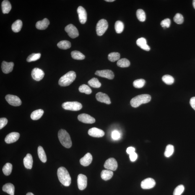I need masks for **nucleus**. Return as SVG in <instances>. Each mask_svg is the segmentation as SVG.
<instances>
[{"mask_svg": "<svg viewBox=\"0 0 195 195\" xmlns=\"http://www.w3.org/2000/svg\"><path fill=\"white\" fill-rule=\"evenodd\" d=\"M58 180L61 184L66 186H68L71 183V178L69 172L64 167L58 168L57 171Z\"/></svg>", "mask_w": 195, "mask_h": 195, "instance_id": "f257e3e1", "label": "nucleus"}, {"mask_svg": "<svg viewBox=\"0 0 195 195\" xmlns=\"http://www.w3.org/2000/svg\"><path fill=\"white\" fill-rule=\"evenodd\" d=\"M151 100V97L149 94H141L133 98L130 102L131 106L136 108L142 104L148 103Z\"/></svg>", "mask_w": 195, "mask_h": 195, "instance_id": "f03ea898", "label": "nucleus"}, {"mask_svg": "<svg viewBox=\"0 0 195 195\" xmlns=\"http://www.w3.org/2000/svg\"><path fill=\"white\" fill-rule=\"evenodd\" d=\"M58 136L62 145L66 148H70L72 146L70 136L66 130L61 129L58 131Z\"/></svg>", "mask_w": 195, "mask_h": 195, "instance_id": "7ed1b4c3", "label": "nucleus"}, {"mask_svg": "<svg viewBox=\"0 0 195 195\" xmlns=\"http://www.w3.org/2000/svg\"><path fill=\"white\" fill-rule=\"evenodd\" d=\"M76 77V74L74 72L69 71L60 78L58 81V84L61 87L69 86L74 82Z\"/></svg>", "mask_w": 195, "mask_h": 195, "instance_id": "20e7f679", "label": "nucleus"}, {"mask_svg": "<svg viewBox=\"0 0 195 195\" xmlns=\"http://www.w3.org/2000/svg\"><path fill=\"white\" fill-rule=\"evenodd\" d=\"M62 106L65 110L78 111L82 108V104L78 102H64Z\"/></svg>", "mask_w": 195, "mask_h": 195, "instance_id": "39448f33", "label": "nucleus"}, {"mask_svg": "<svg viewBox=\"0 0 195 195\" xmlns=\"http://www.w3.org/2000/svg\"><path fill=\"white\" fill-rule=\"evenodd\" d=\"M108 25L107 21L104 19L100 20L97 23L96 32L98 35L101 36L103 35L108 29Z\"/></svg>", "mask_w": 195, "mask_h": 195, "instance_id": "423d86ee", "label": "nucleus"}, {"mask_svg": "<svg viewBox=\"0 0 195 195\" xmlns=\"http://www.w3.org/2000/svg\"><path fill=\"white\" fill-rule=\"evenodd\" d=\"M5 99L8 103L13 106H19L22 105V101L17 96L9 94L6 96Z\"/></svg>", "mask_w": 195, "mask_h": 195, "instance_id": "0eeeda50", "label": "nucleus"}, {"mask_svg": "<svg viewBox=\"0 0 195 195\" xmlns=\"http://www.w3.org/2000/svg\"><path fill=\"white\" fill-rule=\"evenodd\" d=\"M65 30L71 38H74L79 36V32L77 29L72 24H70L66 26Z\"/></svg>", "mask_w": 195, "mask_h": 195, "instance_id": "6e6552de", "label": "nucleus"}, {"mask_svg": "<svg viewBox=\"0 0 195 195\" xmlns=\"http://www.w3.org/2000/svg\"><path fill=\"white\" fill-rule=\"evenodd\" d=\"M104 166L107 170L115 171L118 168V162L114 158H109L105 162Z\"/></svg>", "mask_w": 195, "mask_h": 195, "instance_id": "1a4fd4ad", "label": "nucleus"}, {"mask_svg": "<svg viewBox=\"0 0 195 195\" xmlns=\"http://www.w3.org/2000/svg\"><path fill=\"white\" fill-rule=\"evenodd\" d=\"M77 185L78 188L81 191H82L87 188V178L85 175L80 174L77 177Z\"/></svg>", "mask_w": 195, "mask_h": 195, "instance_id": "9d476101", "label": "nucleus"}, {"mask_svg": "<svg viewBox=\"0 0 195 195\" xmlns=\"http://www.w3.org/2000/svg\"><path fill=\"white\" fill-rule=\"evenodd\" d=\"M95 74L100 77L107 78L110 79H113L114 77L113 72L110 70L105 69L97 71L95 73Z\"/></svg>", "mask_w": 195, "mask_h": 195, "instance_id": "9b49d317", "label": "nucleus"}, {"mask_svg": "<svg viewBox=\"0 0 195 195\" xmlns=\"http://www.w3.org/2000/svg\"><path fill=\"white\" fill-rule=\"evenodd\" d=\"M155 184V181L153 179L148 178L141 182V186L143 189H149L154 187Z\"/></svg>", "mask_w": 195, "mask_h": 195, "instance_id": "f8f14e48", "label": "nucleus"}, {"mask_svg": "<svg viewBox=\"0 0 195 195\" xmlns=\"http://www.w3.org/2000/svg\"><path fill=\"white\" fill-rule=\"evenodd\" d=\"M78 119L81 122L86 124H93L95 122V118L86 113L79 115L78 116Z\"/></svg>", "mask_w": 195, "mask_h": 195, "instance_id": "ddd939ff", "label": "nucleus"}, {"mask_svg": "<svg viewBox=\"0 0 195 195\" xmlns=\"http://www.w3.org/2000/svg\"><path fill=\"white\" fill-rule=\"evenodd\" d=\"M31 74L34 79L35 81H40L43 79L45 73L42 69L36 68L32 70Z\"/></svg>", "mask_w": 195, "mask_h": 195, "instance_id": "4468645a", "label": "nucleus"}, {"mask_svg": "<svg viewBox=\"0 0 195 195\" xmlns=\"http://www.w3.org/2000/svg\"><path fill=\"white\" fill-rule=\"evenodd\" d=\"M77 12L79 15V22L82 24H84L87 20V13L86 10L82 6L78 8Z\"/></svg>", "mask_w": 195, "mask_h": 195, "instance_id": "2eb2a0df", "label": "nucleus"}, {"mask_svg": "<svg viewBox=\"0 0 195 195\" xmlns=\"http://www.w3.org/2000/svg\"><path fill=\"white\" fill-rule=\"evenodd\" d=\"M88 133L89 135L94 137H102L105 135V132L101 129L97 128H91L88 131Z\"/></svg>", "mask_w": 195, "mask_h": 195, "instance_id": "dca6fc26", "label": "nucleus"}, {"mask_svg": "<svg viewBox=\"0 0 195 195\" xmlns=\"http://www.w3.org/2000/svg\"><path fill=\"white\" fill-rule=\"evenodd\" d=\"M96 98L98 101L105 103L107 105L111 103L109 97L107 94L102 92H99L96 95Z\"/></svg>", "mask_w": 195, "mask_h": 195, "instance_id": "f3484780", "label": "nucleus"}, {"mask_svg": "<svg viewBox=\"0 0 195 195\" xmlns=\"http://www.w3.org/2000/svg\"><path fill=\"white\" fill-rule=\"evenodd\" d=\"M20 134L17 132H12L6 136L5 141L8 144H11L17 141L20 137Z\"/></svg>", "mask_w": 195, "mask_h": 195, "instance_id": "a211bd4d", "label": "nucleus"}, {"mask_svg": "<svg viewBox=\"0 0 195 195\" xmlns=\"http://www.w3.org/2000/svg\"><path fill=\"white\" fill-rule=\"evenodd\" d=\"M14 66V63L12 62L9 63L3 61L1 64V69L3 73L8 74L12 71Z\"/></svg>", "mask_w": 195, "mask_h": 195, "instance_id": "6ab92c4d", "label": "nucleus"}, {"mask_svg": "<svg viewBox=\"0 0 195 195\" xmlns=\"http://www.w3.org/2000/svg\"><path fill=\"white\" fill-rule=\"evenodd\" d=\"M92 156L90 153L88 152L79 160L81 165L86 167L92 163Z\"/></svg>", "mask_w": 195, "mask_h": 195, "instance_id": "aec40b11", "label": "nucleus"}, {"mask_svg": "<svg viewBox=\"0 0 195 195\" xmlns=\"http://www.w3.org/2000/svg\"><path fill=\"white\" fill-rule=\"evenodd\" d=\"M136 44L142 49L146 51H149L150 50V47L147 44V41L144 38L138 39L136 42Z\"/></svg>", "mask_w": 195, "mask_h": 195, "instance_id": "412c9836", "label": "nucleus"}, {"mask_svg": "<svg viewBox=\"0 0 195 195\" xmlns=\"http://www.w3.org/2000/svg\"><path fill=\"white\" fill-rule=\"evenodd\" d=\"M50 22L48 20L45 18L41 21H38L36 24V27L37 29L40 30H45L49 25Z\"/></svg>", "mask_w": 195, "mask_h": 195, "instance_id": "4be33fe9", "label": "nucleus"}, {"mask_svg": "<svg viewBox=\"0 0 195 195\" xmlns=\"http://www.w3.org/2000/svg\"><path fill=\"white\" fill-rule=\"evenodd\" d=\"M23 162L24 166L26 168L28 169H32L33 164L32 155L30 154H27L24 159Z\"/></svg>", "mask_w": 195, "mask_h": 195, "instance_id": "5701e85b", "label": "nucleus"}, {"mask_svg": "<svg viewBox=\"0 0 195 195\" xmlns=\"http://www.w3.org/2000/svg\"><path fill=\"white\" fill-rule=\"evenodd\" d=\"M3 191L5 192L10 195H14V187L11 183H7L3 186Z\"/></svg>", "mask_w": 195, "mask_h": 195, "instance_id": "b1692460", "label": "nucleus"}, {"mask_svg": "<svg viewBox=\"0 0 195 195\" xmlns=\"http://www.w3.org/2000/svg\"><path fill=\"white\" fill-rule=\"evenodd\" d=\"M2 12L4 14H9L11 11L12 6L9 1L7 0H4L1 4Z\"/></svg>", "mask_w": 195, "mask_h": 195, "instance_id": "393cba45", "label": "nucleus"}, {"mask_svg": "<svg viewBox=\"0 0 195 195\" xmlns=\"http://www.w3.org/2000/svg\"><path fill=\"white\" fill-rule=\"evenodd\" d=\"M113 172L108 170H103L101 173V177L102 179L105 181L110 180L113 177Z\"/></svg>", "mask_w": 195, "mask_h": 195, "instance_id": "a878e982", "label": "nucleus"}, {"mask_svg": "<svg viewBox=\"0 0 195 195\" xmlns=\"http://www.w3.org/2000/svg\"><path fill=\"white\" fill-rule=\"evenodd\" d=\"M44 113L43 110L39 109L32 112L30 115L31 118L34 120H38L43 116Z\"/></svg>", "mask_w": 195, "mask_h": 195, "instance_id": "bb28decb", "label": "nucleus"}, {"mask_svg": "<svg viewBox=\"0 0 195 195\" xmlns=\"http://www.w3.org/2000/svg\"><path fill=\"white\" fill-rule=\"evenodd\" d=\"M22 26V22L20 20L15 21L12 25V29L13 32H18L20 31Z\"/></svg>", "mask_w": 195, "mask_h": 195, "instance_id": "cd10ccee", "label": "nucleus"}, {"mask_svg": "<svg viewBox=\"0 0 195 195\" xmlns=\"http://www.w3.org/2000/svg\"><path fill=\"white\" fill-rule=\"evenodd\" d=\"M38 154L39 158L42 162H46L47 161L46 154L43 148L41 146H39L38 148Z\"/></svg>", "mask_w": 195, "mask_h": 195, "instance_id": "c85d7f7f", "label": "nucleus"}, {"mask_svg": "<svg viewBox=\"0 0 195 195\" xmlns=\"http://www.w3.org/2000/svg\"><path fill=\"white\" fill-rule=\"evenodd\" d=\"M57 46L61 49L66 50L71 46V42L68 40H64L60 41L58 43Z\"/></svg>", "mask_w": 195, "mask_h": 195, "instance_id": "c756f323", "label": "nucleus"}, {"mask_svg": "<svg viewBox=\"0 0 195 195\" xmlns=\"http://www.w3.org/2000/svg\"><path fill=\"white\" fill-rule=\"evenodd\" d=\"M118 66L121 68L128 67L130 65L129 60L126 58H121L118 61L117 63Z\"/></svg>", "mask_w": 195, "mask_h": 195, "instance_id": "7c9ffc66", "label": "nucleus"}, {"mask_svg": "<svg viewBox=\"0 0 195 195\" xmlns=\"http://www.w3.org/2000/svg\"><path fill=\"white\" fill-rule=\"evenodd\" d=\"M71 55L72 58L74 59L82 60L85 58V56L80 52L74 51L71 52Z\"/></svg>", "mask_w": 195, "mask_h": 195, "instance_id": "2f4dec72", "label": "nucleus"}, {"mask_svg": "<svg viewBox=\"0 0 195 195\" xmlns=\"http://www.w3.org/2000/svg\"><path fill=\"white\" fill-rule=\"evenodd\" d=\"M12 170V165L10 163H6L3 166L2 170L3 173L6 176L10 175Z\"/></svg>", "mask_w": 195, "mask_h": 195, "instance_id": "473e14b6", "label": "nucleus"}, {"mask_svg": "<svg viewBox=\"0 0 195 195\" xmlns=\"http://www.w3.org/2000/svg\"><path fill=\"white\" fill-rule=\"evenodd\" d=\"M89 85L92 87L100 88L101 86V84L99 82L98 79L96 78H93L90 79L88 82Z\"/></svg>", "mask_w": 195, "mask_h": 195, "instance_id": "72a5a7b5", "label": "nucleus"}, {"mask_svg": "<svg viewBox=\"0 0 195 195\" xmlns=\"http://www.w3.org/2000/svg\"><path fill=\"white\" fill-rule=\"evenodd\" d=\"M115 27L117 33L120 34L123 32L124 29V25L121 21H117L115 22Z\"/></svg>", "mask_w": 195, "mask_h": 195, "instance_id": "f704fd0d", "label": "nucleus"}, {"mask_svg": "<svg viewBox=\"0 0 195 195\" xmlns=\"http://www.w3.org/2000/svg\"><path fill=\"white\" fill-rule=\"evenodd\" d=\"M137 19L141 22H144L146 20L145 13L142 9H138L136 12Z\"/></svg>", "mask_w": 195, "mask_h": 195, "instance_id": "c9c22d12", "label": "nucleus"}, {"mask_svg": "<svg viewBox=\"0 0 195 195\" xmlns=\"http://www.w3.org/2000/svg\"><path fill=\"white\" fill-rule=\"evenodd\" d=\"M120 57V53L116 52H113L109 53L108 55V59L111 62H115L118 61Z\"/></svg>", "mask_w": 195, "mask_h": 195, "instance_id": "e433bc0d", "label": "nucleus"}, {"mask_svg": "<svg viewBox=\"0 0 195 195\" xmlns=\"http://www.w3.org/2000/svg\"><path fill=\"white\" fill-rule=\"evenodd\" d=\"M162 81L166 84L170 85L173 83L174 79L172 76L170 75H165L162 78Z\"/></svg>", "mask_w": 195, "mask_h": 195, "instance_id": "4c0bfd02", "label": "nucleus"}, {"mask_svg": "<svg viewBox=\"0 0 195 195\" xmlns=\"http://www.w3.org/2000/svg\"><path fill=\"white\" fill-rule=\"evenodd\" d=\"M174 151V146L171 144H168L166 146L164 153L165 157H170L173 153Z\"/></svg>", "mask_w": 195, "mask_h": 195, "instance_id": "58836bf2", "label": "nucleus"}, {"mask_svg": "<svg viewBox=\"0 0 195 195\" xmlns=\"http://www.w3.org/2000/svg\"><path fill=\"white\" fill-rule=\"evenodd\" d=\"M79 90L81 92L87 94H90L92 93V90L90 87L85 84L81 85L79 87Z\"/></svg>", "mask_w": 195, "mask_h": 195, "instance_id": "ea45409f", "label": "nucleus"}, {"mask_svg": "<svg viewBox=\"0 0 195 195\" xmlns=\"http://www.w3.org/2000/svg\"><path fill=\"white\" fill-rule=\"evenodd\" d=\"M145 82L146 81L144 79H137L133 82V85L136 88H141L144 87L145 84Z\"/></svg>", "mask_w": 195, "mask_h": 195, "instance_id": "a19ab883", "label": "nucleus"}, {"mask_svg": "<svg viewBox=\"0 0 195 195\" xmlns=\"http://www.w3.org/2000/svg\"><path fill=\"white\" fill-rule=\"evenodd\" d=\"M41 56L40 53H33L29 55L27 58V61L28 62L37 61L40 58Z\"/></svg>", "mask_w": 195, "mask_h": 195, "instance_id": "79ce46f5", "label": "nucleus"}, {"mask_svg": "<svg viewBox=\"0 0 195 195\" xmlns=\"http://www.w3.org/2000/svg\"><path fill=\"white\" fill-rule=\"evenodd\" d=\"M184 186L183 185H178L175 188L173 195H181L184 191Z\"/></svg>", "mask_w": 195, "mask_h": 195, "instance_id": "37998d69", "label": "nucleus"}, {"mask_svg": "<svg viewBox=\"0 0 195 195\" xmlns=\"http://www.w3.org/2000/svg\"><path fill=\"white\" fill-rule=\"evenodd\" d=\"M174 21L177 24H181L183 22V17L181 14L177 13L174 17Z\"/></svg>", "mask_w": 195, "mask_h": 195, "instance_id": "c03bdc74", "label": "nucleus"}, {"mask_svg": "<svg viewBox=\"0 0 195 195\" xmlns=\"http://www.w3.org/2000/svg\"><path fill=\"white\" fill-rule=\"evenodd\" d=\"M160 25L164 29L168 28L170 27V20L169 19H166L162 20L161 22Z\"/></svg>", "mask_w": 195, "mask_h": 195, "instance_id": "a18cd8bd", "label": "nucleus"}, {"mask_svg": "<svg viewBox=\"0 0 195 195\" xmlns=\"http://www.w3.org/2000/svg\"><path fill=\"white\" fill-rule=\"evenodd\" d=\"M111 136L113 139L118 140L119 139L120 137V134L118 131H114L112 133Z\"/></svg>", "mask_w": 195, "mask_h": 195, "instance_id": "49530a36", "label": "nucleus"}, {"mask_svg": "<svg viewBox=\"0 0 195 195\" xmlns=\"http://www.w3.org/2000/svg\"><path fill=\"white\" fill-rule=\"evenodd\" d=\"M8 123V120L6 118H0V129H2Z\"/></svg>", "mask_w": 195, "mask_h": 195, "instance_id": "de8ad7c7", "label": "nucleus"}, {"mask_svg": "<svg viewBox=\"0 0 195 195\" xmlns=\"http://www.w3.org/2000/svg\"><path fill=\"white\" fill-rule=\"evenodd\" d=\"M137 154L135 152H133L129 155L130 160L131 162L135 161L137 158Z\"/></svg>", "mask_w": 195, "mask_h": 195, "instance_id": "09e8293b", "label": "nucleus"}, {"mask_svg": "<svg viewBox=\"0 0 195 195\" xmlns=\"http://www.w3.org/2000/svg\"><path fill=\"white\" fill-rule=\"evenodd\" d=\"M190 103L192 108L195 110V97L191 98L190 100Z\"/></svg>", "mask_w": 195, "mask_h": 195, "instance_id": "8fccbe9b", "label": "nucleus"}, {"mask_svg": "<svg viewBox=\"0 0 195 195\" xmlns=\"http://www.w3.org/2000/svg\"><path fill=\"white\" fill-rule=\"evenodd\" d=\"M126 151L127 153L130 155V154L132 153L135 152V149L132 147H129L127 149Z\"/></svg>", "mask_w": 195, "mask_h": 195, "instance_id": "3c124183", "label": "nucleus"}, {"mask_svg": "<svg viewBox=\"0 0 195 195\" xmlns=\"http://www.w3.org/2000/svg\"><path fill=\"white\" fill-rule=\"evenodd\" d=\"M105 1H107V2H113V1H115V0H105Z\"/></svg>", "mask_w": 195, "mask_h": 195, "instance_id": "603ef678", "label": "nucleus"}, {"mask_svg": "<svg viewBox=\"0 0 195 195\" xmlns=\"http://www.w3.org/2000/svg\"><path fill=\"white\" fill-rule=\"evenodd\" d=\"M193 7H194V9H195V0H194V1H193Z\"/></svg>", "mask_w": 195, "mask_h": 195, "instance_id": "864d4df0", "label": "nucleus"}, {"mask_svg": "<svg viewBox=\"0 0 195 195\" xmlns=\"http://www.w3.org/2000/svg\"><path fill=\"white\" fill-rule=\"evenodd\" d=\"M26 195H34V194L32 193H28Z\"/></svg>", "mask_w": 195, "mask_h": 195, "instance_id": "5fc2aeb1", "label": "nucleus"}]
</instances>
